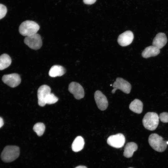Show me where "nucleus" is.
Wrapping results in <instances>:
<instances>
[{"label": "nucleus", "mask_w": 168, "mask_h": 168, "mask_svg": "<svg viewBox=\"0 0 168 168\" xmlns=\"http://www.w3.org/2000/svg\"><path fill=\"white\" fill-rule=\"evenodd\" d=\"M160 53V49L153 46H150L145 48L142 53V57L147 58L155 56Z\"/></svg>", "instance_id": "obj_14"}, {"label": "nucleus", "mask_w": 168, "mask_h": 168, "mask_svg": "<svg viewBox=\"0 0 168 168\" xmlns=\"http://www.w3.org/2000/svg\"><path fill=\"white\" fill-rule=\"evenodd\" d=\"M159 119V116L156 113L148 112L143 118V125L146 129L150 131L154 130L158 126Z\"/></svg>", "instance_id": "obj_4"}, {"label": "nucleus", "mask_w": 168, "mask_h": 168, "mask_svg": "<svg viewBox=\"0 0 168 168\" xmlns=\"http://www.w3.org/2000/svg\"><path fill=\"white\" fill-rule=\"evenodd\" d=\"M94 98L98 108L101 110H106L108 103L106 96L100 91H96L94 94Z\"/></svg>", "instance_id": "obj_11"}, {"label": "nucleus", "mask_w": 168, "mask_h": 168, "mask_svg": "<svg viewBox=\"0 0 168 168\" xmlns=\"http://www.w3.org/2000/svg\"><path fill=\"white\" fill-rule=\"evenodd\" d=\"M24 42L29 48L34 50L40 49L42 44L41 36L37 33L26 36Z\"/></svg>", "instance_id": "obj_5"}, {"label": "nucleus", "mask_w": 168, "mask_h": 168, "mask_svg": "<svg viewBox=\"0 0 168 168\" xmlns=\"http://www.w3.org/2000/svg\"><path fill=\"white\" fill-rule=\"evenodd\" d=\"M167 144H168V141L167 142Z\"/></svg>", "instance_id": "obj_27"}, {"label": "nucleus", "mask_w": 168, "mask_h": 168, "mask_svg": "<svg viewBox=\"0 0 168 168\" xmlns=\"http://www.w3.org/2000/svg\"><path fill=\"white\" fill-rule=\"evenodd\" d=\"M112 86L114 88L111 91L113 94L114 93L117 89H120L125 93L129 94L131 89V86L130 83L121 77H118L116 78Z\"/></svg>", "instance_id": "obj_6"}, {"label": "nucleus", "mask_w": 168, "mask_h": 168, "mask_svg": "<svg viewBox=\"0 0 168 168\" xmlns=\"http://www.w3.org/2000/svg\"><path fill=\"white\" fill-rule=\"evenodd\" d=\"M75 168H87V167L85 166H79L76 167Z\"/></svg>", "instance_id": "obj_26"}, {"label": "nucleus", "mask_w": 168, "mask_h": 168, "mask_svg": "<svg viewBox=\"0 0 168 168\" xmlns=\"http://www.w3.org/2000/svg\"><path fill=\"white\" fill-rule=\"evenodd\" d=\"M20 155L19 148L16 146H7L2 151L1 158L5 162H10L17 159Z\"/></svg>", "instance_id": "obj_1"}, {"label": "nucleus", "mask_w": 168, "mask_h": 168, "mask_svg": "<svg viewBox=\"0 0 168 168\" xmlns=\"http://www.w3.org/2000/svg\"><path fill=\"white\" fill-rule=\"evenodd\" d=\"M2 80L4 83L12 87L17 86L21 81L20 75L16 73L4 75Z\"/></svg>", "instance_id": "obj_8"}, {"label": "nucleus", "mask_w": 168, "mask_h": 168, "mask_svg": "<svg viewBox=\"0 0 168 168\" xmlns=\"http://www.w3.org/2000/svg\"><path fill=\"white\" fill-rule=\"evenodd\" d=\"M143 104L142 102L139 100L137 99H134L130 104L129 108L133 112L140 114L143 110Z\"/></svg>", "instance_id": "obj_17"}, {"label": "nucleus", "mask_w": 168, "mask_h": 168, "mask_svg": "<svg viewBox=\"0 0 168 168\" xmlns=\"http://www.w3.org/2000/svg\"><path fill=\"white\" fill-rule=\"evenodd\" d=\"M84 3L86 4L91 5L94 3L96 0H83Z\"/></svg>", "instance_id": "obj_24"}, {"label": "nucleus", "mask_w": 168, "mask_h": 168, "mask_svg": "<svg viewBox=\"0 0 168 168\" xmlns=\"http://www.w3.org/2000/svg\"><path fill=\"white\" fill-rule=\"evenodd\" d=\"M133 38L134 35L132 32L130 30H127L119 35L117 41L121 46H126L132 43Z\"/></svg>", "instance_id": "obj_12"}, {"label": "nucleus", "mask_w": 168, "mask_h": 168, "mask_svg": "<svg viewBox=\"0 0 168 168\" xmlns=\"http://www.w3.org/2000/svg\"><path fill=\"white\" fill-rule=\"evenodd\" d=\"M167 41V38L165 34L163 33H159L156 34L154 38L152 45L160 49L166 44Z\"/></svg>", "instance_id": "obj_13"}, {"label": "nucleus", "mask_w": 168, "mask_h": 168, "mask_svg": "<svg viewBox=\"0 0 168 168\" xmlns=\"http://www.w3.org/2000/svg\"><path fill=\"white\" fill-rule=\"evenodd\" d=\"M45 128V126L43 123H38L34 125L33 129L38 136H40L43 134Z\"/></svg>", "instance_id": "obj_20"}, {"label": "nucleus", "mask_w": 168, "mask_h": 168, "mask_svg": "<svg viewBox=\"0 0 168 168\" xmlns=\"http://www.w3.org/2000/svg\"><path fill=\"white\" fill-rule=\"evenodd\" d=\"M85 144L83 138L81 136H77L73 141L72 145L73 151L77 152L83 148Z\"/></svg>", "instance_id": "obj_18"}, {"label": "nucleus", "mask_w": 168, "mask_h": 168, "mask_svg": "<svg viewBox=\"0 0 168 168\" xmlns=\"http://www.w3.org/2000/svg\"><path fill=\"white\" fill-rule=\"evenodd\" d=\"M159 116L162 122L164 123H168V113L162 112L160 114Z\"/></svg>", "instance_id": "obj_23"}, {"label": "nucleus", "mask_w": 168, "mask_h": 168, "mask_svg": "<svg viewBox=\"0 0 168 168\" xmlns=\"http://www.w3.org/2000/svg\"><path fill=\"white\" fill-rule=\"evenodd\" d=\"M40 26L36 22L30 20L22 22L19 27L20 34L24 36H29L37 33Z\"/></svg>", "instance_id": "obj_2"}, {"label": "nucleus", "mask_w": 168, "mask_h": 168, "mask_svg": "<svg viewBox=\"0 0 168 168\" xmlns=\"http://www.w3.org/2000/svg\"><path fill=\"white\" fill-rule=\"evenodd\" d=\"M51 89L48 85H44L40 86L37 91L38 104L41 106H44L46 104L45 102L47 96L51 93Z\"/></svg>", "instance_id": "obj_10"}, {"label": "nucleus", "mask_w": 168, "mask_h": 168, "mask_svg": "<svg viewBox=\"0 0 168 168\" xmlns=\"http://www.w3.org/2000/svg\"><path fill=\"white\" fill-rule=\"evenodd\" d=\"M4 124V122L3 119L0 117V128H1Z\"/></svg>", "instance_id": "obj_25"}, {"label": "nucleus", "mask_w": 168, "mask_h": 168, "mask_svg": "<svg viewBox=\"0 0 168 168\" xmlns=\"http://www.w3.org/2000/svg\"><path fill=\"white\" fill-rule=\"evenodd\" d=\"M138 148L137 145L134 142L127 143L124 148V156L127 158L131 157L134 152L137 150Z\"/></svg>", "instance_id": "obj_16"}, {"label": "nucleus", "mask_w": 168, "mask_h": 168, "mask_svg": "<svg viewBox=\"0 0 168 168\" xmlns=\"http://www.w3.org/2000/svg\"><path fill=\"white\" fill-rule=\"evenodd\" d=\"M68 90L76 99L80 100L84 97V91L83 88L78 83L71 82L69 85Z\"/></svg>", "instance_id": "obj_9"}, {"label": "nucleus", "mask_w": 168, "mask_h": 168, "mask_svg": "<svg viewBox=\"0 0 168 168\" xmlns=\"http://www.w3.org/2000/svg\"><path fill=\"white\" fill-rule=\"evenodd\" d=\"M7 11L6 7L5 5L0 4V19H2L5 16Z\"/></svg>", "instance_id": "obj_22"}, {"label": "nucleus", "mask_w": 168, "mask_h": 168, "mask_svg": "<svg viewBox=\"0 0 168 168\" xmlns=\"http://www.w3.org/2000/svg\"><path fill=\"white\" fill-rule=\"evenodd\" d=\"M156 133H152L148 138V142L151 147L155 151L159 152L164 151L167 147V142Z\"/></svg>", "instance_id": "obj_3"}, {"label": "nucleus", "mask_w": 168, "mask_h": 168, "mask_svg": "<svg viewBox=\"0 0 168 168\" xmlns=\"http://www.w3.org/2000/svg\"><path fill=\"white\" fill-rule=\"evenodd\" d=\"M125 142V138L124 136L122 133L111 135L107 140V143L110 146L116 148L122 147Z\"/></svg>", "instance_id": "obj_7"}, {"label": "nucleus", "mask_w": 168, "mask_h": 168, "mask_svg": "<svg viewBox=\"0 0 168 168\" xmlns=\"http://www.w3.org/2000/svg\"><path fill=\"white\" fill-rule=\"evenodd\" d=\"M58 100V98L53 93H50L46 97L45 102L46 104L49 105L54 104Z\"/></svg>", "instance_id": "obj_21"}, {"label": "nucleus", "mask_w": 168, "mask_h": 168, "mask_svg": "<svg viewBox=\"0 0 168 168\" xmlns=\"http://www.w3.org/2000/svg\"><path fill=\"white\" fill-rule=\"evenodd\" d=\"M66 72L65 68L62 66L56 65L53 66L49 70V75L51 77H60Z\"/></svg>", "instance_id": "obj_15"}, {"label": "nucleus", "mask_w": 168, "mask_h": 168, "mask_svg": "<svg viewBox=\"0 0 168 168\" xmlns=\"http://www.w3.org/2000/svg\"><path fill=\"white\" fill-rule=\"evenodd\" d=\"M12 60L9 55L4 54L0 56V70L8 67L11 64Z\"/></svg>", "instance_id": "obj_19"}, {"label": "nucleus", "mask_w": 168, "mask_h": 168, "mask_svg": "<svg viewBox=\"0 0 168 168\" xmlns=\"http://www.w3.org/2000/svg\"><path fill=\"white\" fill-rule=\"evenodd\" d=\"M132 168V167H130V168Z\"/></svg>", "instance_id": "obj_28"}]
</instances>
